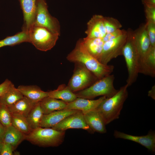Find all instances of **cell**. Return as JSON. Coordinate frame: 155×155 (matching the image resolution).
<instances>
[{"label":"cell","instance_id":"obj_38","mask_svg":"<svg viewBox=\"0 0 155 155\" xmlns=\"http://www.w3.org/2000/svg\"><path fill=\"white\" fill-rule=\"evenodd\" d=\"M6 127L0 122V139H2L5 132Z\"/></svg>","mask_w":155,"mask_h":155},{"label":"cell","instance_id":"obj_13","mask_svg":"<svg viewBox=\"0 0 155 155\" xmlns=\"http://www.w3.org/2000/svg\"><path fill=\"white\" fill-rule=\"evenodd\" d=\"M106 98L102 96L97 99L91 100L77 97L74 100L67 103L64 109L79 110L84 114L96 108Z\"/></svg>","mask_w":155,"mask_h":155},{"label":"cell","instance_id":"obj_28","mask_svg":"<svg viewBox=\"0 0 155 155\" xmlns=\"http://www.w3.org/2000/svg\"><path fill=\"white\" fill-rule=\"evenodd\" d=\"M11 125L26 135L32 131L26 117L18 114L11 113Z\"/></svg>","mask_w":155,"mask_h":155},{"label":"cell","instance_id":"obj_4","mask_svg":"<svg viewBox=\"0 0 155 155\" xmlns=\"http://www.w3.org/2000/svg\"><path fill=\"white\" fill-rule=\"evenodd\" d=\"M127 31V37L122 55L125 58L128 71L126 84L129 87L135 82L139 73V57L132 36V30L129 28Z\"/></svg>","mask_w":155,"mask_h":155},{"label":"cell","instance_id":"obj_3","mask_svg":"<svg viewBox=\"0 0 155 155\" xmlns=\"http://www.w3.org/2000/svg\"><path fill=\"white\" fill-rule=\"evenodd\" d=\"M65 135V131L40 127L26 135L25 140L40 147H56L62 144Z\"/></svg>","mask_w":155,"mask_h":155},{"label":"cell","instance_id":"obj_16","mask_svg":"<svg viewBox=\"0 0 155 155\" xmlns=\"http://www.w3.org/2000/svg\"><path fill=\"white\" fill-rule=\"evenodd\" d=\"M84 115L86 124L93 133H105L106 132V125L96 108L84 114Z\"/></svg>","mask_w":155,"mask_h":155},{"label":"cell","instance_id":"obj_9","mask_svg":"<svg viewBox=\"0 0 155 155\" xmlns=\"http://www.w3.org/2000/svg\"><path fill=\"white\" fill-rule=\"evenodd\" d=\"M127 37V32L126 31L117 38L104 42L100 62L107 65L112 59L122 55Z\"/></svg>","mask_w":155,"mask_h":155},{"label":"cell","instance_id":"obj_14","mask_svg":"<svg viewBox=\"0 0 155 155\" xmlns=\"http://www.w3.org/2000/svg\"><path fill=\"white\" fill-rule=\"evenodd\" d=\"M104 17L101 15L93 16L87 24L85 31L86 37L89 38H103L106 34Z\"/></svg>","mask_w":155,"mask_h":155},{"label":"cell","instance_id":"obj_36","mask_svg":"<svg viewBox=\"0 0 155 155\" xmlns=\"http://www.w3.org/2000/svg\"><path fill=\"white\" fill-rule=\"evenodd\" d=\"M148 95L151 97L153 100H155V85L152 86L151 89L149 90L148 93Z\"/></svg>","mask_w":155,"mask_h":155},{"label":"cell","instance_id":"obj_6","mask_svg":"<svg viewBox=\"0 0 155 155\" xmlns=\"http://www.w3.org/2000/svg\"><path fill=\"white\" fill-rule=\"evenodd\" d=\"M28 32L30 42L37 49L43 51L54 47L59 36L45 28L34 25Z\"/></svg>","mask_w":155,"mask_h":155},{"label":"cell","instance_id":"obj_26","mask_svg":"<svg viewBox=\"0 0 155 155\" xmlns=\"http://www.w3.org/2000/svg\"><path fill=\"white\" fill-rule=\"evenodd\" d=\"M24 42H30L28 32L24 30L16 34L8 36L0 40V48L6 46H13Z\"/></svg>","mask_w":155,"mask_h":155},{"label":"cell","instance_id":"obj_11","mask_svg":"<svg viewBox=\"0 0 155 155\" xmlns=\"http://www.w3.org/2000/svg\"><path fill=\"white\" fill-rule=\"evenodd\" d=\"M52 128L59 131L70 129H80L93 133L86 124L82 112L79 111L65 118Z\"/></svg>","mask_w":155,"mask_h":155},{"label":"cell","instance_id":"obj_35","mask_svg":"<svg viewBox=\"0 0 155 155\" xmlns=\"http://www.w3.org/2000/svg\"><path fill=\"white\" fill-rule=\"evenodd\" d=\"M12 84L10 80L6 79L0 84V96L9 88Z\"/></svg>","mask_w":155,"mask_h":155},{"label":"cell","instance_id":"obj_19","mask_svg":"<svg viewBox=\"0 0 155 155\" xmlns=\"http://www.w3.org/2000/svg\"><path fill=\"white\" fill-rule=\"evenodd\" d=\"M17 89L24 96L36 102L48 96V92L42 90L36 85H20Z\"/></svg>","mask_w":155,"mask_h":155},{"label":"cell","instance_id":"obj_5","mask_svg":"<svg viewBox=\"0 0 155 155\" xmlns=\"http://www.w3.org/2000/svg\"><path fill=\"white\" fill-rule=\"evenodd\" d=\"M115 77L110 74L98 79L87 88L75 93L77 97L89 99L99 96L110 97L118 91L114 87Z\"/></svg>","mask_w":155,"mask_h":155},{"label":"cell","instance_id":"obj_7","mask_svg":"<svg viewBox=\"0 0 155 155\" xmlns=\"http://www.w3.org/2000/svg\"><path fill=\"white\" fill-rule=\"evenodd\" d=\"M98 80L84 65L75 62L73 74L67 86L75 93L89 87Z\"/></svg>","mask_w":155,"mask_h":155},{"label":"cell","instance_id":"obj_10","mask_svg":"<svg viewBox=\"0 0 155 155\" xmlns=\"http://www.w3.org/2000/svg\"><path fill=\"white\" fill-rule=\"evenodd\" d=\"M132 35L139 55L140 73L151 46L145 24H141L135 30H132Z\"/></svg>","mask_w":155,"mask_h":155},{"label":"cell","instance_id":"obj_21","mask_svg":"<svg viewBox=\"0 0 155 155\" xmlns=\"http://www.w3.org/2000/svg\"><path fill=\"white\" fill-rule=\"evenodd\" d=\"M67 103L61 100L48 96L44 98L40 102V106L44 114L64 109Z\"/></svg>","mask_w":155,"mask_h":155},{"label":"cell","instance_id":"obj_27","mask_svg":"<svg viewBox=\"0 0 155 155\" xmlns=\"http://www.w3.org/2000/svg\"><path fill=\"white\" fill-rule=\"evenodd\" d=\"M43 114L39 102L26 117L30 127L33 130L40 127V122Z\"/></svg>","mask_w":155,"mask_h":155},{"label":"cell","instance_id":"obj_34","mask_svg":"<svg viewBox=\"0 0 155 155\" xmlns=\"http://www.w3.org/2000/svg\"><path fill=\"white\" fill-rule=\"evenodd\" d=\"M15 150L10 144L3 142L0 155H12Z\"/></svg>","mask_w":155,"mask_h":155},{"label":"cell","instance_id":"obj_37","mask_svg":"<svg viewBox=\"0 0 155 155\" xmlns=\"http://www.w3.org/2000/svg\"><path fill=\"white\" fill-rule=\"evenodd\" d=\"M143 4L155 6V0H142Z\"/></svg>","mask_w":155,"mask_h":155},{"label":"cell","instance_id":"obj_31","mask_svg":"<svg viewBox=\"0 0 155 155\" xmlns=\"http://www.w3.org/2000/svg\"><path fill=\"white\" fill-rule=\"evenodd\" d=\"M145 24L150 45L155 46V23L146 22Z\"/></svg>","mask_w":155,"mask_h":155},{"label":"cell","instance_id":"obj_1","mask_svg":"<svg viewBox=\"0 0 155 155\" xmlns=\"http://www.w3.org/2000/svg\"><path fill=\"white\" fill-rule=\"evenodd\" d=\"M66 58L71 62L82 63L98 79L111 74L114 69L113 65L104 64L92 56L85 47L82 39L78 40Z\"/></svg>","mask_w":155,"mask_h":155},{"label":"cell","instance_id":"obj_17","mask_svg":"<svg viewBox=\"0 0 155 155\" xmlns=\"http://www.w3.org/2000/svg\"><path fill=\"white\" fill-rule=\"evenodd\" d=\"M20 1L24 21L22 30L28 32L34 24L36 11V0Z\"/></svg>","mask_w":155,"mask_h":155},{"label":"cell","instance_id":"obj_29","mask_svg":"<svg viewBox=\"0 0 155 155\" xmlns=\"http://www.w3.org/2000/svg\"><path fill=\"white\" fill-rule=\"evenodd\" d=\"M11 113L8 107L0 102V122L5 127L11 125Z\"/></svg>","mask_w":155,"mask_h":155},{"label":"cell","instance_id":"obj_24","mask_svg":"<svg viewBox=\"0 0 155 155\" xmlns=\"http://www.w3.org/2000/svg\"><path fill=\"white\" fill-rule=\"evenodd\" d=\"M140 73L155 77V46H150Z\"/></svg>","mask_w":155,"mask_h":155},{"label":"cell","instance_id":"obj_18","mask_svg":"<svg viewBox=\"0 0 155 155\" xmlns=\"http://www.w3.org/2000/svg\"><path fill=\"white\" fill-rule=\"evenodd\" d=\"M38 102H34L23 96L15 103L8 107L11 113L20 114L26 117Z\"/></svg>","mask_w":155,"mask_h":155},{"label":"cell","instance_id":"obj_22","mask_svg":"<svg viewBox=\"0 0 155 155\" xmlns=\"http://www.w3.org/2000/svg\"><path fill=\"white\" fill-rule=\"evenodd\" d=\"M48 96L67 103L74 100L77 97L75 93L65 84L60 85L56 90L48 92Z\"/></svg>","mask_w":155,"mask_h":155},{"label":"cell","instance_id":"obj_25","mask_svg":"<svg viewBox=\"0 0 155 155\" xmlns=\"http://www.w3.org/2000/svg\"><path fill=\"white\" fill-rule=\"evenodd\" d=\"M23 96L12 83L9 88L0 96V102L8 106L15 103Z\"/></svg>","mask_w":155,"mask_h":155},{"label":"cell","instance_id":"obj_20","mask_svg":"<svg viewBox=\"0 0 155 155\" xmlns=\"http://www.w3.org/2000/svg\"><path fill=\"white\" fill-rule=\"evenodd\" d=\"M26 135L11 125L6 127L2 140L3 142L11 144L15 150L23 140H25Z\"/></svg>","mask_w":155,"mask_h":155},{"label":"cell","instance_id":"obj_2","mask_svg":"<svg viewBox=\"0 0 155 155\" xmlns=\"http://www.w3.org/2000/svg\"><path fill=\"white\" fill-rule=\"evenodd\" d=\"M128 87L126 84L121 87L114 95L103 100L96 108L106 125L119 118L124 103L128 97Z\"/></svg>","mask_w":155,"mask_h":155},{"label":"cell","instance_id":"obj_39","mask_svg":"<svg viewBox=\"0 0 155 155\" xmlns=\"http://www.w3.org/2000/svg\"><path fill=\"white\" fill-rule=\"evenodd\" d=\"M3 142V141L2 140V139H0V155Z\"/></svg>","mask_w":155,"mask_h":155},{"label":"cell","instance_id":"obj_8","mask_svg":"<svg viewBox=\"0 0 155 155\" xmlns=\"http://www.w3.org/2000/svg\"><path fill=\"white\" fill-rule=\"evenodd\" d=\"M33 25L45 28L60 36V26L58 20L49 13L44 0L36 2V13Z\"/></svg>","mask_w":155,"mask_h":155},{"label":"cell","instance_id":"obj_15","mask_svg":"<svg viewBox=\"0 0 155 155\" xmlns=\"http://www.w3.org/2000/svg\"><path fill=\"white\" fill-rule=\"evenodd\" d=\"M79 111L63 109L43 114L40 122V127L52 128L67 117Z\"/></svg>","mask_w":155,"mask_h":155},{"label":"cell","instance_id":"obj_33","mask_svg":"<svg viewBox=\"0 0 155 155\" xmlns=\"http://www.w3.org/2000/svg\"><path fill=\"white\" fill-rule=\"evenodd\" d=\"M126 30H118L113 32L106 34L102 38L104 42L114 39L123 34Z\"/></svg>","mask_w":155,"mask_h":155},{"label":"cell","instance_id":"obj_30","mask_svg":"<svg viewBox=\"0 0 155 155\" xmlns=\"http://www.w3.org/2000/svg\"><path fill=\"white\" fill-rule=\"evenodd\" d=\"M104 23L106 34L120 29L122 25L117 19L111 17H104Z\"/></svg>","mask_w":155,"mask_h":155},{"label":"cell","instance_id":"obj_12","mask_svg":"<svg viewBox=\"0 0 155 155\" xmlns=\"http://www.w3.org/2000/svg\"><path fill=\"white\" fill-rule=\"evenodd\" d=\"M114 136L117 138L128 140L138 143L147 148L150 151L155 152V133L152 130L145 135L135 136L115 130Z\"/></svg>","mask_w":155,"mask_h":155},{"label":"cell","instance_id":"obj_32","mask_svg":"<svg viewBox=\"0 0 155 155\" xmlns=\"http://www.w3.org/2000/svg\"><path fill=\"white\" fill-rule=\"evenodd\" d=\"M146 22L155 23V6L143 4Z\"/></svg>","mask_w":155,"mask_h":155},{"label":"cell","instance_id":"obj_23","mask_svg":"<svg viewBox=\"0 0 155 155\" xmlns=\"http://www.w3.org/2000/svg\"><path fill=\"white\" fill-rule=\"evenodd\" d=\"M83 43L89 52L100 61L104 42L102 38L82 39Z\"/></svg>","mask_w":155,"mask_h":155}]
</instances>
